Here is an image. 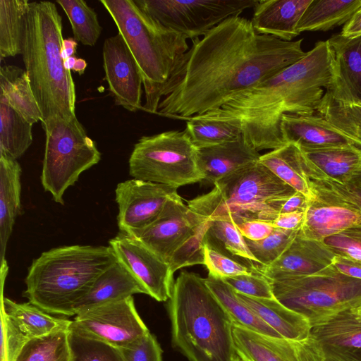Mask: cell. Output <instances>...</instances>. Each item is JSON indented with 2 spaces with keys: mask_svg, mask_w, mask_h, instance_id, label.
Returning a JSON list of instances; mask_svg holds the SVG:
<instances>
[{
  "mask_svg": "<svg viewBox=\"0 0 361 361\" xmlns=\"http://www.w3.org/2000/svg\"><path fill=\"white\" fill-rule=\"evenodd\" d=\"M302 41L258 34L240 16L226 19L192 40L162 89L157 114L187 121L219 109L304 57Z\"/></svg>",
  "mask_w": 361,
  "mask_h": 361,
  "instance_id": "6da1fadb",
  "label": "cell"
},
{
  "mask_svg": "<svg viewBox=\"0 0 361 361\" xmlns=\"http://www.w3.org/2000/svg\"><path fill=\"white\" fill-rule=\"evenodd\" d=\"M334 82V59L328 40L319 41L301 59L237 94L203 117L236 124L257 151L286 145L281 130L285 114L312 115Z\"/></svg>",
  "mask_w": 361,
  "mask_h": 361,
  "instance_id": "7a4b0ae2",
  "label": "cell"
},
{
  "mask_svg": "<svg viewBox=\"0 0 361 361\" xmlns=\"http://www.w3.org/2000/svg\"><path fill=\"white\" fill-rule=\"evenodd\" d=\"M62 18L54 3H30L21 55L42 114V127L75 117V88L64 66Z\"/></svg>",
  "mask_w": 361,
  "mask_h": 361,
  "instance_id": "3957f363",
  "label": "cell"
},
{
  "mask_svg": "<svg viewBox=\"0 0 361 361\" xmlns=\"http://www.w3.org/2000/svg\"><path fill=\"white\" fill-rule=\"evenodd\" d=\"M167 310L173 346L189 361H234L233 323L199 275L182 271Z\"/></svg>",
  "mask_w": 361,
  "mask_h": 361,
  "instance_id": "277c9868",
  "label": "cell"
},
{
  "mask_svg": "<svg viewBox=\"0 0 361 361\" xmlns=\"http://www.w3.org/2000/svg\"><path fill=\"white\" fill-rule=\"evenodd\" d=\"M117 261L109 245L52 248L33 259L23 295L47 313L70 316L73 304Z\"/></svg>",
  "mask_w": 361,
  "mask_h": 361,
  "instance_id": "5b68a950",
  "label": "cell"
},
{
  "mask_svg": "<svg viewBox=\"0 0 361 361\" xmlns=\"http://www.w3.org/2000/svg\"><path fill=\"white\" fill-rule=\"evenodd\" d=\"M114 21L140 71L145 103L157 114L162 89L180 56L190 48L187 38L147 14L133 0H100Z\"/></svg>",
  "mask_w": 361,
  "mask_h": 361,
  "instance_id": "8992f818",
  "label": "cell"
},
{
  "mask_svg": "<svg viewBox=\"0 0 361 361\" xmlns=\"http://www.w3.org/2000/svg\"><path fill=\"white\" fill-rule=\"evenodd\" d=\"M214 185L208 193L188 201V207L205 220L224 219L235 224L258 220L265 203L296 192L259 161L223 177Z\"/></svg>",
  "mask_w": 361,
  "mask_h": 361,
  "instance_id": "52a82bcc",
  "label": "cell"
},
{
  "mask_svg": "<svg viewBox=\"0 0 361 361\" xmlns=\"http://www.w3.org/2000/svg\"><path fill=\"white\" fill-rule=\"evenodd\" d=\"M274 298L313 326L361 305V279L346 276L333 264L307 275L269 280Z\"/></svg>",
  "mask_w": 361,
  "mask_h": 361,
  "instance_id": "ba28073f",
  "label": "cell"
},
{
  "mask_svg": "<svg viewBox=\"0 0 361 361\" xmlns=\"http://www.w3.org/2000/svg\"><path fill=\"white\" fill-rule=\"evenodd\" d=\"M43 128L46 141L41 183L54 201L63 205L65 191L82 172L98 164L102 154L76 116L54 120Z\"/></svg>",
  "mask_w": 361,
  "mask_h": 361,
  "instance_id": "9c48e42d",
  "label": "cell"
},
{
  "mask_svg": "<svg viewBox=\"0 0 361 361\" xmlns=\"http://www.w3.org/2000/svg\"><path fill=\"white\" fill-rule=\"evenodd\" d=\"M128 166L133 178L176 188L203 180L197 149L185 130L142 136L134 145Z\"/></svg>",
  "mask_w": 361,
  "mask_h": 361,
  "instance_id": "30bf717a",
  "label": "cell"
},
{
  "mask_svg": "<svg viewBox=\"0 0 361 361\" xmlns=\"http://www.w3.org/2000/svg\"><path fill=\"white\" fill-rule=\"evenodd\" d=\"M259 0H135L165 27L191 40L204 36L226 19L254 8Z\"/></svg>",
  "mask_w": 361,
  "mask_h": 361,
  "instance_id": "8fae6325",
  "label": "cell"
},
{
  "mask_svg": "<svg viewBox=\"0 0 361 361\" xmlns=\"http://www.w3.org/2000/svg\"><path fill=\"white\" fill-rule=\"evenodd\" d=\"M70 329L117 348L127 347L149 332L136 310L133 296L75 315Z\"/></svg>",
  "mask_w": 361,
  "mask_h": 361,
  "instance_id": "7c38bea8",
  "label": "cell"
},
{
  "mask_svg": "<svg viewBox=\"0 0 361 361\" xmlns=\"http://www.w3.org/2000/svg\"><path fill=\"white\" fill-rule=\"evenodd\" d=\"M176 188L137 178L117 184L115 200L118 205L119 231L132 235L154 221L166 202L178 195Z\"/></svg>",
  "mask_w": 361,
  "mask_h": 361,
  "instance_id": "4fadbf2b",
  "label": "cell"
},
{
  "mask_svg": "<svg viewBox=\"0 0 361 361\" xmlns=\"http://www.w3.org/2000/svg\"><path fill=\"white\" fill-rule=\"evenodd\" d=\"M206 221L192 212L178 195L171 198L158 217L130 235L169 264L176 250Z\"/></svg>",
  "mask_w": 361,
  "mask_h": 361,
  "instance_id": "5bb4252c",
  "label": "cell"
},
{
  "mask_svg": "<svg viewBox=\"0 0 361 361\" xmlns=\"http://www.w3.org/2000/svg\"><path fill=\"white\" fill-rule=\"evenodd\" d=\"M109 245L148 295L159 302L169 300L174 283V273L169 264L137 239L120 231Z\"/></svg>",
  "mask_w": 361,
  "mask_h": 361,
  "instance_id": "9a60e30c",
  "label": "cell"
},
{
  "mask_svg": "<svg viewBox=\"0 0 361 361\" xmlns=\"http://www.w3.org/2000/svg\"><path fill=\"white\" fill-rule=\"evenodd\" d=\"M238 361H326L314 337L290 340L274 337L233 324Z\"/></svg>",
  "mask_w": 361,
  "mask_h": 361,
  "instance_id": "2e32d148",
  "label": "cell"
},
{
  "mask_svg": "<svg viewBox=\"0 0 361 361\" xmlns=\"http://www.w3.org/2000/svg\"><path fill=\"white\" fill-rule=\"evenodd\" d=\"M102 56L105 79L115 104L132 112L142 109V75L121 34L104 40Z\"/></svg>",
  "mask_w": 361,
  "mask_h": 361,
  "instance_id": "e0dca14e",
  "label": "cell"
},
{
  "mask_svg": "<svg viewBox=\"0 0 361 361\" xmlns=\"http://www.w3.org/2000/svg\"><path fill=\"white\" fill-rule=\"evenodd\" d=\"M311 334L326 361H361V317L354 308L313 326Z\"/></svg>",
  "mask_w": 361,
  "mask_h": 361,
  "instance_id": "ac0fdd59",
  "label": "cell"
},
{
  "mask_svg": "<svg viewBox=\"0 0 361 361\" xmlns=\"http://www.w3.org/2000/svg\"><path fill=\"white\" fill-rule=\"evenodd\" d=\"M335 256L322 241L305 238L298 233L276 261L268 266L257 265L255 269L271 281L311 274L332 264Z\"/></svg>",
  "mask_w": 361,
  "mask_h": 361,
  "instance_id": "d6986e66",
  "label": "cell"
},
{
  "mask_svg": "<svg viewBox=\"0 0 361 361\" xmlns=\"http://www.w3.org/2000/svg\"><path fill=\"white\" fill-rule=\"evenodd\" d=\"M327 40L334 66V85L327 92L339 100L361 102V35L338 34Z\"/></svg>",
  "mask_w": 361,
  "mask_h": 361,
  "instance_id": "ffe728a7",
  "label": "cell"
},
{
  "mask_svg": "<svg viewBox=\"0 0 361 361\" xmlns=\"http://www.w3.org/2000/svg\"><path fill=\"white\" fill-rule=\"evenodd\" d=\"M139 293L147 295L142 284L117 261L104 271L90 289L73 304L70 316Z\"/></svg>",
  "mask_w": 361,
  "mask_h": 361,
  "instance_id": "44dd1931",
  "label": "cell"
},
{
  "mask_svg": "<svg viewBox=\"0 0 361 361\" xmlns=\"http://www.w3.org/2000/svg\"><path fill=\"white\" fill-rule=\"evenodd\" d=\"M281 130L286 144L293 143L300 149L355 145L351 139L318 114H285L281 118Z\"/></svg>",
  "mask_w": 361,
  "mask_h": 361,
  "instance_id": "7402d4cb",
  "label": "cell"
},
{
  "mask_svg": "<svg viewBox=\"0 0 361 361\" xmlns=\"http://www.w3.org/2000/svg\"><path fill=\"white\" fill-rule=\"evenodd\" d=\"M260 156L243 135L231 142L197 149V163L202 180L213 185L223 177L259 161Z\"/></svg>",
  "mask_w": 361,
  "mask_h": 361,
  "instance_id": "603a6c76",
  "label": "cell"
},
{
  "mask_svg": "<svg viewBox=\"0 0 361 361\" xmlns=\"http://www.w3.org/2000/svg\"><path fill=\"white\" fill-rule=\"evenodd\" d=\"M312 0H259L252 25L258 34L291 42L300 33L297 25Z\"/></svg>",
  "mask_w": 361,
  "mask_h": 361,
  "instance_id": "cb8c5ba5",
  "label": "cell"
},
{
  "mask_svg": "<svg viewBox=\"0 0 361 361\" xmlns=\"http://www.w3.org/2000/svg\"><path fill=\"white\" fill-rule=\"evenodd\" d=\"M300 149L304 155L307 178H325L348 183L361 171V148L355 145Z\"/></svg>",
  "mask_w": 361,
  "mask_h": 361,
  "instance_id": "d4e9b609",
  "label": "cell"
},
{
  "mask_svg": "<svg viewBox=\"0 0 361 361\" xmlns=\"http://www.w3.org/2000/svg\"><path fill=\"white\" fill-rule=\"evenodd\" d=\"M22 169L16 159L0 155V262L1 279L5 280L8 266L7 243L17 216L21 213Z\"/></svg>",
  "mask_w": 361,
  "mask_h": 361,
  "instance_id": "484cf974",
  "label": "cell"
},
{
  "mask_svg": "<svg viewBox=\"0 0 361 361\" xmlns=\"http://www.w3.org/2000/svg\"><path fill=\"white\" fill-rule=\"evenodd\" d=\"M360 221L359 210L314 195L309 202L299 233L305 238L322 241Z\"/></svg>",
  "mask_w": 361,
  "mask_h": 361,
  "instance_id": "4316f807",
  "label": "cell"
},
{
  "mask_svg": "<svg viewBox=\"0 0 361 361\" xmlns=\"http://www.w3.org/2000/svg\"><path fill=\"white\" fill-rule=\"evenodd\" d=\"M236 293L243 302L281 338L303 340L310 336L312 326L309 321L276 298H256Z\"/></svg>",
  "mask_w": 361,
  "mask_h": 361,
  "instance_id": "83f0119b",
  "label": "cell"
},
{
  "mask_svg": "<svg viewBox=\"0 0 361 361\" xmlns=\"http://www.w3.org/2000/svg\"><path fill=\"white\" fill-rule=\"evenodd\" d=\"M259 161L309 201L314 198L306 173L304 155L297 145L287 143L261 155Z\"/></svg>",
  "mask_w": 361,
  "mask_h": 361,
  "instance_id": "f1b7e54d",
  "label": "cell"
},
{
  "mask_svg": "<svg viewBox=\"0 0 361 361\" xmlns=\"http://www.w3.org/2000/svg\"><path fill=\"white\" fill-rule=\"evenodd\" d=\"M1 307L29 339L68 330L72 320L51 316L28 302H16L1 292Z\"/></svg>",
  "mask_w": 361,
  "mask_h": 361,
  "instance_id": "f546056e",
  "label": "cell"
},
{
  "mask_svg": "<svg viewBox=\"0 0 361 361\" xmlns=\"http://www.w3.org/2000/svg\"><path fill=\"white\" fill-rule=\"evenodd\" d=\"M0 95L32 125L42 116L25 70L13 65L0 68Z\"/></svg>",
  "mask_w": 361,
  "mask_h": 361,
  "instance_id": "4dcf8cb0",
  "label": "cell"
},
{
  "mask_svg": "<svg viewBox=\"0 0 361 361\" xmlns=\"http://www.w3.org/2000/svg\"><path fill=\"white\" fill-rule=\"evenodd\" d=\"M361 6V0H312L302 16L297 30L328 31L345 25Z\"/></svg>",
  "mask_w": 361,
  "mask_h": 361,
  "instance_id": "1f68e13d",
  "label": "cell"
},
{
  "mask_svg": "<svg viewBox=\"0 0 361 361\" xmlns=\"http://www.w3.org/2000/svg\"><path fill=\"white\" fill-rule=\"evenodd\" d=\"M205 282L233 324L267 336L281 337L243 302L236 292L221 279L208 274Z\"/></svg>",
  "mask_w": 361,
  "mask_h": 361,
  "instance_id": "d6a6232c",
  "label": "cell"
},
{
  "mask_svg": "<svg viewBox=\"0 0 361 361\" xmlns=\"http://www.w3.org/2000/svg\"><path fill=\"white\" fill-rule=\"evenodd\" d=\"M32 126L0 95V155L21 157L32 142Z\"/></svg>",
  "mask_w": 361,
  "mask_h": 361,
  "instance_id": "836d02e7",
  "label": "cell"
},
{
  "mask_svg": "<svg viewBox=\"0 0 361 361\" xmlns=\"http://www.w3.org/2000/svg\"><path fill=\"white\" fill-rule=\"evenodd\" d=\"M208 221L204 243L221 254L255 269L259 264L235 223L224 219H210Z\"/></svg>",
  "mask_w": 361,
  "mask_h": 361,
  "instance_id": "e575fe53",
  "label": "cell"
},
{
  "mask_svg": "<svg viewBox=\"0 0 361 361\" xmlns=\"http://www.w3.org/2000/svg\"><path fill=\"white\" fill-rule=\"evenodd\" d=\"M27 0H0V59L21 54L26 17Z\"/></svg>",
  "mask_w": 361,
  "mask_h": 361,
  "instance_id": "d590c367",
  "label": "cell"
},
{
  "mask_svg": "<svg viewBox=\"0 0 361 361\" xmlns=\"http://www.w3.org/2000/svg\"><path fill=\"white\" fill-rule=\"evenodd\" d=\"M317 114L324 117L361 148V102L339 100L326 92Z\"/></svg>",
  "mask_w": 361,
  "mask_h": 361,
  "instance_id": "8d00e7d4",
  "label": "cell"
},
{
  "mask_svg": "<svg viewBox=\"0 0 361 361\" xmlns=\"http://www.w3.org/2000/svg\"><path fill=\"white\" fill-rule=\"evenodd\" d=\"M185 130L196 149L231 142L243 135L241 129L235 123L202 116L188 118Z\"/></svg>",
  "mask_w": 361,
  "mask_h": 361,
  "instance_id": "74e56055",
  "label": "cell"
},
{
  "mask_svg": "<svg viewBox=\"0 0 361 361\" xmlns=\"http://www.w3.org/2000/svg\"><path fill=\"white\" fill-rule=\"evenodd\" d=\"M68 330L29 339L16 361H72Z\"/></svg>",
  "mask_w": 361,
  "mask_h": 361,
  "instance_id": "f35d334b",
  "label": "cell"
},
{
  "mask_svg": "<svg viewBox=\"0 0 361 361\" xmlns=\"http://www.w3.org/2000/svg\"><path fill=\"white\" fill-rule=\"evenodd\" d=\"M69 19L74 39L85 46H94L102 30L97 14L82 0H58Z\"/></svg>",
  "mask_w": 361,
  "mask_h": 361,
  "instance_id": "ab89813d",
  "label": "cell"
},
{
  "mask_svg": "<svg viewBox=\"0 0 361 361\" xmlns=\"http://www.w3.org/2000/svg\"><path fill=\"white\" fill-rule=\"evenodd\" d=\"M311 190L317 197L345 204L361 212V187L353 182L341 183L325 178H308Z\"/></svg>",
  "mask_w": 361,
  "mask_h": 361,
  "instance_id": "60d3db41",
  "label": "cell"
},
{
  "mask_svg": "<svg viewBox=\"0 0 361 361\" xmlns=\"http://www.w3.org/2000/svg\"><path fill=\"white\" fill-rule=\"evenodd\" d=\"M299 231L300 229L274 228L268 237L261 240L252 241L245 238V240L258 265L268 266L282 255L297 236Z\"/></svg>",
  "mask_w": 361,
  "mask_h": 361,
  "instance_id": "b9f144b4",
  "label": "cell"
},
{
  "mask_svg": "<svg viewBox=\"0 0 361 361\" xmlns=\"http://www.w3.org/2000/svg\"><path fill=\"white\" fill-rule=\"evenodd\" d=\"M72 361H125L118 348L84 337L70 329Z\"/></svg>",
  "mask_w": 361,
  "mask_h": 361,
  "instance_id": "7bdbcfd3",
  "label": "cell"
},
{
  "mask_svg": "<svg viewBox=\"0 0 361 361\" xmlns=\"http://www.w3.org/2000/svg\"><path fill=\"white\" fill-rule=\"evenodd\" d=\"M208 224V220L204 221L197 232L173 253L169 262L173 273L188 266L204 264V237Z\"/></svg>",
  "mask_w": 361,
  "mask_h": 361,
  "instance_id": "ee69618b",
  "label": "cell"
},
{
  "mask_svg": "<svg viewBox=\"0 0 361 361\" xmlns=\"http://www.w3.org/2000/svg\"><path fill=\"white\" fill-rule=\"evenodd\" d=\"M204 265L209 274L224 279L243 274H259L255 269L212 249L204 243Z\"/></svg>",
  "mask_w": 361,
  "mask_h": 361,
  "instance_id": "f6af8a7d",
  "label": "cell"
},
{
  "mask_svg": "<svg viewBox=\"0 0 361 361\" xmlns=\"http://www.w3.org/2000/svg\"><path fill=\"white\" fill-rule=\"evenodd\" d=\"M322 242L336 255L361 262V221Z\"/></svg>",
  "mask_w": 361,
  "mask_h": 361,
  "instance_id": "bcb514c9",
  "label": "cell"
},
{
  "mask_svg": "<svg viewBox=\"0 0 361 361\" xmlns=\"http://www.w3.org/2000/svg\"><path fill=\"white\" fill-rule=\"evenodd\" d=\"M28 340L1 307L0 361H16Z\"/></svg>",
  "mask_w": 361,
  "mask_h": 361,
  "instance_id": "7dc6e473",
  "label": "cell"
},
{
  "mask_svg": "<svg viewBox=\"0 0 361 361\" xmlns=\"http://www.w3.org/2000/svg\"><path fill=\"white\" fill-rule=\"evenodd\" d=\"M221 279L236 293L256 298H275L269 280L261 274H243Z\"/></svg>",
  "mask_w": 361,
  "mask_h": 361,
  "instance_id": "c3c4849f",
  "label": "cell"
},
{
  "mask_svg": "<svg viewBox=\"0 0 361 361\" xmlns=\"http://www.w3.org/2000/svg\"><path fill=\"white\" fill-rule=\"evenodd\" d=\"M125 361H162V350L150 332L134 343L118 348Z\"/></svg>",
  "mask_w": 361,
  "mask_h": 361,
  "instance_id": "681fc988",
  "label": "cell"
},
{
  "mask_svg": "<svg viewBox=\"0 0 361 361\" xmlns=\"http://www.w3.org/2000/svg\"><path fill=\"white\" fill-rule=\"evenodd\" d=\"M309 200L299 192H295L288 198L278 199L267 202L268 207L276 214L305 212L309 205Z\"/></svg>",
  "mask_w": 361,
  "mask_h": 361,
  "instance_id": "f907efd6",
  "label": "cell"
},
{
  "mask_svg": "<svg viewBox=\"0 0 361 361\" xmlns=\"http://www.w3.org/2000/svg\"><path fill=\"white\" fill-rule=\"evenodd\" d=\"M235 224L245 239L252 241L268 237L275 228L269 222L254 219L243 220Z\"/></svg>",
  "mask_w": 361,
  "mask_h": 361,
  "instance_id": "816d5d0a",
  "label": "cell"
},
{
  "mask_svg": "<svg viewBox=\"0 0 361 361\" xmlns=\"http://www.w3.org/2000/svg\"><path fill=\"white\" fill-rule=\"evenodd\" d=\"M305 215V212L279 214L270 224L275 228L298 230L302 224Z\"/></svg>",
  "mask_w": 361,
  "mask_h": 361,
  "instance_id": "f5cc1de1",
  "label": "cell"
},
{
  "mask_svg": "<svg viewBox=\"0 0 361 361\" xmlns=\"http://www.w3.org/2000/svg\"><path fill=\"white\" fill-rule=\"evenodd\" d=\"M332 264L343 274L361 279L360 262L336 255L333 259Z\"/></svg>",
  "mask_w": 361,
  "mask_h": 361,
  "instance_id": "db71d44e",
  "label": "cell"
},
{
  "mask_svg": "<svg viewBox=\"0 0 361 361\" xmlns=\"http://www.w3.org/2000/svg\"><path fill=\"white\" fill-rule=\"evenodd\" d=\"M340 35L345 37H355L361 35V6L343 25Z\"/></svg>",
  "mask_w": 361,
  "mask_h": 361,
  "instance_id": "11a10c76",
  "label": "cell"
},
{
  "mask_svg": "<svg viewBox=\"0 0 361 361\" xmlns=\"http://www.w3.org/2000/svg\"><path fill=\"white\" fill-rule=\"evenodd\" d=\"M78 46L77 41L73 38H66L63 40L61 55L63 60L74 56Z\"/></svg>",
  "mask_w": 361,
  "mask_h": 361,
  "instance_id": "9f6ffc18",
  "label": "cell"
},
{
  "mask_svg": "<svg viewBox=\"0 0 361 361\" xmlns=\"http://www.w3.org/2000/svg\"><path fill=\"white\" fill-rule=\"evenodd\" d=\"M87 68V62L83 59H77L75 66L73 70L78 73L79 75H82L85 73V71Z\"/></svg>",
  "mask_w": 361,
  "mask_h": 361,
  "instance_id": "6f0895ef",
  "label": "cell"
},
{
  "mask_svg": "<svg viewBox=\"0 0 361 361\" xmlns=\"http://www.w3.org/2000/svg\"><path fill=\"white\" fill-rule=\"evenodd\" d=\"M77 59L75 56H73L64 60L65 68L70 71L73 70Z\"/></svg>",
  "mask_w": 361,
  "mask_h": 361,
  "instance_id": "680465c9",
  "label": "cell"
},
{
  "mask_svg": "<svg viewBox=\"0 0 361 361\" xmlns=\"http://www.w3.org/2000/svg\"><path fill=\"white\" fill-rule=\"evenodd\" d=\"M351 182L361 187V171L357 172L352 178Z\"/></svg>",
  "mask_w": 361,
  "mask_h": 361,
  "instance_id": "91938a15",
  "label": "cell"
},
{
  "mask_svg": "<svg viewBox=\"0 0 361 361\" xmlns=\"http://www.w3.org/2000/svg\"><path fill=\"white\" fill-rule=\"evenodd\" d=\"M354 310L361 317V305H360L357 307H355Z\"/></svg>",
  "mask_w": 361,
  "mask_h": 361,
  "instance_id": "94428289",
  "label": "cell"
}]
</instances>
